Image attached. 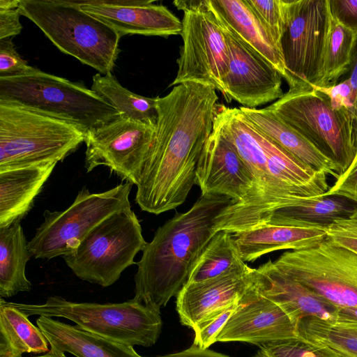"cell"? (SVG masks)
I'll use <instances>...</instances> for the list:
<instances>
[{
	"mask_svg": "<svg viewBox=\"0 0 357 357\" xmlns=\"http://www.w3.org/2000/svg\"><path fill=\"white\" fill-rule=\"evenodd\" d=\"M28 317L32 315L69 319L86 331L130 346H153L162 331L159 310L132 298L119 303H79L61 296L43 304L9 302Z\"/></svg>",
	"mask_w": 357,
	"mask_h": 357,
	"instance_id": "obj_6",
	"label": "cell"
},
{
	"mask_svg": "<svg viewBox=\"0 0 357 357\" xmlns=\"http://www.w3.org/2000/svg\"><path fill=\"white\" fill-rule=\"evenodd\" d=\"M36 324L52 351L67 352L76 357H143L132 346L89 333L77 325H70L45 316H40Z\"/></svg>",
	"mask_w": 357,
	"mask_h": 357,
	"instance_id": "obj_24",
	"label": "cell"
},
{
	"mask_svg": "<svg viewBox=\"0 0 357 357\" xmlns=\"http://www.w3.org/2000/svg\"><path fill=\"white\" fill-rule=\"evenodd\" d=\"M0 102L70 122L85 133L122 116L84 85L38 68L25 75L0 77Z\"/></svg>",
	"mask_w": 357,
	"mask_h": 357,
	"instance_id": "obj_4",
	"label": "cell"
},
{
	"mask_svg": "<svg viewBox=\"0 0 357 357\" xmlns=\"http://www.w3.org/2000/svg\"><path fill=\"white\" fill-rule=\"evenodd\" d=\"M49 343L28 317L3 298L0 299V357L46 354Z\"/></svg>",
	"mask_w": 357,
	"mask_h": 357,
	"instance_id": "obj_26",
	"label": "cell"
},
{
	"mask_svg": "<svg viewBox=\"0 0 357 357\" xmlns=\"http://www.w3.org/2000/svg\"><path fill=\"white\" fill-rule=\"evenodd\" d=\"M251 268L239 254L233 235L220 231L209 241L193 267L187 283H197ZM186 283V284H187Z\"/></svg>",
	"mask_w": 357,
	"mask_h": 357,
	"instance_id": "obj_28",
	"label": "cell"
},
{
	"mask_svg": "<svg viewBox=\"0 0 357 357\" xmlns=\"http://www.w3.org/2000/svg\"><path fill=\"white\" fill-rule=\"evenodd\" d=\"M284 26L280 43L291 88L319 87L332 23L328 0H283Z\"/></svg>",
	"mask_w": 357,
	"mask_h": 357,
	"instance_id": "obj_10",
	"label": "cell"
},
{
	"mask_svg": "<svg viewBox=\"0 0 357 357\" xmlns=\"http://www.w3.org/2000/svg\"><path fill=\"white\" fill-rule=\"evenodd\" d=\"M181 36L183 45L177 59L178 71L169 85L196 82L213 87L222 95V79L229 66V50L223 29L202 0L184 12Z\"/></svg>",
	"mask_w": 357,
	"mask_h": 357,
	"instance_id": "obj_12",
	"label": "cell"
},
{
	"mask_svg": "<svg viewBox=\"0 0 357 357\" xmlns=\"http://www.w3.org/2000/svg\"><path fill=\"white\" fill-rule=\"evenodd\" d=\"M346 80L352 91L351 123L352 136L357 151V33L351 52L350 62L340 80ZM339 80V81H340Z\"/></svg>",
	"mask_w": 357,
	"mask_h": 357,
	"instance_id": "obj_40",
	"label": "cell"
},
{
	"mask_svg": "<svg viewBox=\"0 0 357 357\" xmlns=\"http://www.w3.org/2000/svg\"><path fill=\"white\" fill-rule=\"evenodd\" d=\"M353 161L357 162V151H356V155H355V158H354Z\"/></svg>",
	"mask_w": 357,
	"mask_h": 357,
	"instance_id": "obj_46",
	"label": "cell"
},
{
	"mask_svg": "<svg viewBox=\"0 0 357 357\" xmlns=\"http://www.w3.org/2000/svg\"><path fill=\"white\" fill-rule=\"evenodd\" d=\"M22 15L32 21L62 52L102 75L112 73L121 38L82 10L75 0H20Z\"/></svg>",
	"mask_w": 357,
	"mask_h": 357,
	"instance_id": "obj_3",
	"label": "cell"
},
{
	"mask_svg": "<svg viewBox=\"0 0 357 357\" xmlns=\"http://www.w3.org/2000/svg\"><path fill=\"white\" fill-rule=\"evenodd\" d=\"M328 225L305 221L273 219L266 225L232 234L244 262L268 253L314 247L328 238Z\"/></svg>",
	"mask_w": 357,
	"mask_h": 357,
	"instance_id": "obj_19",
	"label": "cell"
},
{
	"mask_svg": "<svg viewBox=\"0 0 357 357\" xmlns=\"http://www.w3.org/2000/svg\"><path fill=\"white\" fill-rule=\"evenodd\" d=\"M256 268L187 283L176 296L181 323L192 328L211 313L239 301L252 287Z\"/></svg>",
	"mask_w": 357,
	"mask_h": 357,
	"instance_id": "obj_21",
	"label": "cell"
},
{
	"mask_svg": "<svg viewBox=\"0 0 357 357\" xmlns=\"http://www.w3.org/2000/svg\"><path fill=\"white\" fill-rule=\"evenodd\" d=\"M36 70L18 54L12 38L0 39V77L25 75Z\"/></svg>",
	"mask_w": 357,
	"mask_h": 357,
	"instance_id": "obj_37",
	"label": "cell"
},
{
	"mask_svg": "<svg viewBox=\"0 0 357 357\" xmlns=\"http://www.w3.org/2000/svg\"><path fill=\"white\" fill-rule=\"evenodd\" d=\"M147 242L131 208L110 215L94 229L72 253L63 256L79 279L107 287L114 284Z\"/></svg>",
	"mask_w": 357,
	"mask_h": 357,
	"instance_id": "obj_8",
	"label": "cell"
},
{
	"mask_svg": "<svg viewBox=\"0 0 357 357\" xmlns=\"http://www.w3.org/2000/svg\"><path fill=\"white\" fill-rule=\"evenodd\" d=\"M240 301L211 313L197 323L192 328L195 332L193 344L203 349H208L216 342L219 333L238 307Z\"/></svg>",
	"mask_w": 357,
	"mask_h": 357,
	"instance_id": "obj_35",
	"label": "cell"
},
{
	"mask_svg": "<svg viewBox=\"0 0 357 357\" xmlns=\"http://www.w3.org/2000/svg\"><path fill=\"white\" fill-rule=\"evenodd\" d=\"M151 0H77L82 10L124 35H181V21L166 6Z\"/></svg>",
	"mask_w": 357,
	"mask_h": 357,
	"instance_id": "obj_18",
	"label": "cell"
},
{
	"mask_svg": "<svg viewBox=\"0 0 357 357\" xmlns=\"http://www.w3.org/2000/svg\"><path fill=\"white\" fill-rule=\"evenodd\" d=\"M266 108L332 161L341 174L352 163L356 149L349 118L316 87L289 89Z\"/></svg>",
	"mask_w": 357,
	"mask_h": 357,
	"instance_id": "obj_7",
	"label": "cell"
},
{
	"mask_svg": "<svg viewBox=\"0 0 357 357\" xmlns=\"http://www.w3.org/2000/svg\"><path fill=\"white\" fill-rule=\"evenodd\" d=\"M232 202L223 195H201L188 211L159 227L136 263L133 299L160 311L177 296L216 234L217 218Z\"/></svg>",
	"mask_w": 357,
	"mask_h": 357,
	"instance_id": "obj_2",
	"label": "cell"
},
{
	"mask_svg": "<svg viewBox=\"0 0 357 357\" xmlns=\"http://www.w3.org/2000/svg\"><path fill=\"white\" fill-rule=\"evenodd\" d=\"M336 322L357 324V307H337Z\"/></svg>",
	"mask_w": 357,
	"mask_h": 357,
	"instance_id": "obj_43",
	"label": "cell"
},
{
	"mask_svg": "<svg viewBox=\"0 0 357 357\" xmlns=\"http://www.w3.org/2000/svg\"><path fill=\"white\" fill-rule=\"evenodd\" d=\"M213 123L234 146L254 178V193L246 211L265 216L288 205L291 199L269 173L260 134L240 108L218 103Z\"/></svg>",
	"mask_w": 357,
	"mask_h": 357,
	"instance_id": "obj_14",
	"label": "cell"
},
{
	"mask_svg": "<svg viewBox=\"0 0 357 357\" xmlns=\"http://www.w3.org/2000/svg\"><path fill=\"white\" fill-rule=\"evenodd\" d=\"M32 357H67V356H66L65 353L55 352V351H52L50 350L49 352L44 354L43 355L38 356H32Z\"/></svg>",
	"mask_w": 357,
	"mask_h": 357,
	"instance_id": "obj_44",
	"label": "cell"
},
{
	"mask_svg": "<svg viewBox=\"0 0 357 357\" xmlns=\"http://www.w3.org/2000/svg\"><path fill=\"white\" fill-rule=\"evenodd\" d=\"M280 271L337 307H357V255L328 238L273 261Z\"/></svg>",
	"mask_w": 357,
	"mask_h": 357,
	"instance_id": "obj_11",
	"label": "cell"
},
{
	"mask_svg": "<svg viewBox=\"0 0 357 357\" xmlns=\"http://www.w3.org/2000/svg\"><path fill=\"white\" fill-rule=\"evenodd\" d=\"M328 239L357 255V208L350 215L327 227Z\"/></svg>",
	"mask_w": 357,
	"mask_h": 357,
	"instance_id": "obj_36",
	"label": "cell"
},
{
	"mask_svg": "<svg viewBox=\"0 0 357 357\" xmlns=\"http://www.w3.org/2000/svg\"><path fill=\"white\" fill-rule=\"evenodd\" d=\"M91 89L122 116L155 126L158 97L148 98L131 92L123 87L112 73L93 75Z\"/></svg>",
	"mask_w": 357,
	"mask_h": 357,
	"instance_id": "obj_29",
	"label": "cell"
},
{
	"mask_svg": "<svg viewBox=\"0 0 357 357\" xmlns=\"http://www.w3.org/2000/svg\"><path fill=\"white\" fill-rule=\"evenodd\" d=\"M220 25L268 61L286 78L282 53L247 0H206Z\"/></svg>",
	"mask_w": 357,
	"mask_h": 357,
	"instance_id": "obj_22",
	"label": "cell"
},
{
	"mask_svg": "<svg viewBox=\"0 0 357 357\" xmlns=\"http://www.w3.org/2000/svg\"><path fill=\"white\" fill-rule=\"evenodd\" d=\"M155 126L121 116L86 133L87 172L105 166L121 179L137 185Z\"/></svg>",
	"mask_w": 357,
	"mask_h": 357,
	"instance_id": "obj_13",
	"label": "cell"
},
{
	"mask_svg": "<svg viewBox=\"0 0 357 357\" xmlns=\"http://www.w3.org/2000/svg\"><path fill=\"white\" fill-rule=\"evenodd\" d=\"M253 357H268V356H265V355H264V354H260V353L257 352V355H256V356H253Z\"/></svg>",
	"mask_w": 357,
	"mask_h": 357,
	"instance_id": "obj_45",
	"label": "cell"
},
{
	"mask_svg": "<svg viewBox=\"0 0 357 357\" xmlns=\"http://www.w3.org/2000/svg\"><path fill=\"white\" fill-rule=\"evenodd\" d=\"M218 100L215 89L196 82L176 85L158 97L153 139L136 185L135 202L142 211L158 215L184 203L195 185Z\"/></svg>",
	"mask_w": 357,
	"mask_h": 357,
	"instance_id": "obj_1",
	"label": "cell"
},
{
	"mask_svg": "<svg viewBox=\"0 0 357 357\" xmlns=\"http://www.w3.org/2000/svg\"><path fill=\"white\" fill-rule=\"evenodd\" d=\"M31 257L20 223L0 229V297L10 298L19 292L29 291L31 283L25 274Z\"/></svg>",
	"mask_w": 357,
	"mask_h": 357,
	"instance_id": "obj_27",
	"label": "cell"
},
{
	"mask_svg": "<svg viewBox=\"0 0 357 357\" xmlns=\"http://www.w3.org/2000/svg\"><path fill=\"white\" fill-rule=\"evenodd\" d=\"M20 3V0H0V39L12 38L22 31Z\"/></svg>",
	"mask_w": 357,
	"mask_h": 357,
	"instance_id": "obj_38",
	"label": "cell"
},
{
	"mask_svg": "<svg viewBox=\"0 0 357 357\" xmlns=\"http://www.w3.org/2000/svg\"><path fill=\"white\" fill-rule=\"evenodd\" d=\"M355 36L353 31L332 19L320 88L335 85L344 74L350 62Z\"/></svg>",
	"mask_w": 357,
	"mask_h": 357,
	"instance_id": "obj_32",
	"label": "cell"
},
{
	"mask_svg": "<svg viewBox=\"0 0 357 357\" xmlns=\"http://www.w3.org/2000/svg\"><path fill=\"white\" fill-rule=\"evenodd\" d=\"M324 195L340 197L357 204V162L353 161Z\"/></svg>",
	"mask_w": 357,
	"mask_h": 357,
	"instance_id": "obj_39",
	"label": "cell"
},
{
	"mask_svg": "<svg viewBox=\"0 0 357 357\" xmlns=\"http://www.w3.org/2000/svg\"><path fill=\"white\" fill-rule=\"evenodd\" d=\"M254 285L260 295L280 306L296 325L307 317L337 320L336 306L280 271L271 260L256 268Z\"/></svg>",
	"mask_w": 357,
	"mask_h": 357,
	"instance_id": "obj_20",
	"label": "cell"
},
{
	"mask_svg": "<svg viewBox=\"0 0 357 357\" xmlns=\"http://www.w3.org/2000/svg\"><path fill=\"white\" fill-rule=\"evenodd\" d=\"M56 164L0 172V229L19 223L27 215Z\"/></svg>",
	"mask_w": 357,
	"mask_h": 357,
	"instance_id": "obj_23",
	"label": "cell"
},
{
	"mask_svg": "<svg viewBox=\"0 0 357 357\" xmlns=\"http://www.w3.org/2000/svg\"><path fill=\"white\" fill-rule=\"evenodd\" d=\"M195 185L199 187L202 195H223L233 200L218 215L216 223L248 205L254 193L252 173L214 123L199 158Z\"/></svg>",
	"mask_w": 357,
	"mask_h": 357,
	"instance_id": "obj_15",
	"label": "cell"
},
{
	"mask_svg": "<svg viewBox=\"0 0 357 357\" xmlns=\"http://www.w3.org/2000/svg\"><path fill=\"white\" fill-rule=\"evenodd\" d=\"M247 2L280 50V43L284 26L283 0H247Z\"/></svg>",
	"mask_w": 357,
	"mask_h": 357,
	"instance_id": "obj_34",
	"label": "cell"
},
{
	"mask_svg": "<svg viewBox=\"0 0 357 357\" xmlns=\"http://www.w3.org/2000/svg\"><path fill=\"white\" fill-rule=\"evenodd\" d=\"M222 29L229 50L228 70L222 79L225 99L248 108L280 99L284 95L280 72L257 51Z\"/></svg>",
	"mask_w": 357,
	"mask_h": 357,
	"instance_id": "obj_16",
	"label": "cell"
},
{
	"mask_svg": "<svg viewBox=\"0 0 357 357\" xmlns=\"http://www.w3.org/2000/svg\"><path fill=\"white\" fill-rule=\"evenodd\" d=\"M259 347L258 352L268 357H340L324 346L300 337Z\"/></svg>",
	"mask_w": 357,
	"mask_h": 357,
	"instance_id": "obj_33",
	"label": "cell"
},
{
	"mask_svg": "<svg viewBox=\"0 0 357 357\" xmlns=\"http://www.w3.org/2000/svg\"><path fill=\"white\" fill-rule=\"evenodd\" d=\"M239 108L257 130L305 165L336 179L341 175L332 161L273 112L266 107Z\"/></svg>",
	"mask_w": 357,
	"mask_h": 357,
	"instance_id": "obj_25",
	"label": "cell"
},
{
	"mask_svg": "<svg viewBox=\"0 0 357 357\" xmlns=\"http://www.w3.org/2000/svg\"><path fill=\"white\" fill-rule=\"evenodd\" d=\"M132 185L126 181L94 193L83 187L66 210H46L43 223L29 242L31 256L51 259L73 252L98 224L115 213L131 208L129 195Z\"/></svg>",
	"mask_w": 357,
	"mask_h": 357,
	"instance_id": "obj_9",
	"label": "cell"
},
{
	"mask_svg": "<svg viewBox=\"0 0 357 357\" xmlns=\"http://www.w3.org/2000/svg\"><path fill=\"white\" fill-rule=\"evenodd\" d=\"M356 208L347 199L323 195L276 210L266 223L273 219H288L328 225L350 215Z\"/></svg>",
	"mask_w": 357,
	"mask_h": 357,
	"instance_id": "obj_31",
	"label": "cell"
},
{
	"mask_svg": "<svg viewBox=\"0 0 357 357\" xmlns=\"http://www.w3.org/2000/svg\"><path fill=\"white\" fill-rule=\"evenodd\" d=\"M298 337L324 346L340 357H357V324L307 317L296 325Z\"/></svg>",
	"mask_w": 357,
	"mask_h": 357,
	"instance_id": "obj_30",
	"label": "cell"
},
{
	"mask_svg": "<svg viewBox=\"0 0 357 357\" xmlns=\"http://www.w3.org/2000/svg\"><path fill=\"white\" fill-rule=\"evenodd\" d=\"M298 337L296 324L280 306L260 295L253 282L219 333L217 342L261 346Z\"/></svg>",
	"mask_w": 357,
	"mask_h": 357,
	"instance_id": "obj_17",
	"label": "cell"
},
{
	"mask_svg": "<svg viewBox=\"0 0 357 357\" xmlns=\"http://www.w3.org/2000/svg\"><path fill=\"white\" fill-rule=\"evenodd\" d=\"M77 125L0 102V172L63 161L85 140Z\"/></svg>",
	"mask_w": 357,
	"mask_h": 357,
	"instance_id": "obj_5",
	"label": "cell"
},
{
	"mask_svg": "<svg viewBox=\"0 0 357 357\" xmlns=\"http://www.w3.org/2000/svg\"><path fill=\"white\" fill-rule=\"evenodd\" d=\"M156 357H229L227 355L214 351L208 349H203L192 344L190 347L177 353L169 354Z\"/></svg>",
	"mask_w": 357,
	"mask_h": 357,
	"instance_id": "obj_42",
	"label": "cell"
},
{
	"mask_svg": "<svg viewBox=\"0 0 357 357\" xmlns=\"http://www.w3.org/2000/svg\"><path fill=\"white\" fill-rule=\"evenodd\" d=\"M328 1L333 19L357 33V0Z\"/></svg>",
	"mask_w": 357,
	"mask_h": 357,
	"instance_id": "obj_41",
	"label": "cell"
}]
</instances>
